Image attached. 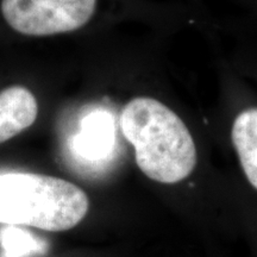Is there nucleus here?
Returning <instances> with one entry per match:
<instances>
[{
	"label": "nucleus",
	"mask_w": 257,
	"mask_h": 257,
	"mask_svg": "<svg viewBox=\"0 0 257 257\" xmlns=\"http://www.w3.org/2000/svg\"><path fill=\"white\" fill-rule=\"evenodd\" d=\"M124 137L135 149L138 168L161 184H178L194 170L197 149L184 121L156 99L138 96L120 115Z\"/></svg>",
	"instance_id": "f257e3e1"
},
{
	"label": "nucleus",
	"mask_w": 257,
	"mask_h": 257,
	"mask_svg": "<svg viewBox=\"0 0 257 257\" xmlns=\"http://www.w3.org/2000/svg\"><path fill=\"white\" fill-rule=\"evenodd\" d=\"M87 194L72 182L34 173L0 175V224L59 232L88 212Z\"/></svg>",
	"instance_id": "f03ea898"
},
{
	"label": "nucleus",
	"mask_w": 257,
	"mask_h": 257,
	"mask_svg": "<svg viewBox=\"0 0 257 257\" xmlns=\"http://www.w3.org/2000/svg\"><path fill=\"white\" fill-rule=\"evenodd\" d=\"M96 0H3L2 12L14 30L49 36L82 28L95 11Z\"/></svg>",
	"instance_id": "7ed1b4c3"
},
{
	"label": "nucleus",
	"mask_w": 257,
	"mask_h": 257,
	"mask_svg": "<svg viewBox=\"0 0 257 257\" xmlns=\"http://www.w3.org/2000/svg\"><path fill=\"white\" fill-rule=\"evenodd\" d=\"M38 114L35 95L23 86L0 92V143L11 140L31 126Z\"/></svg>",
	"instance_id": "20e7f679"
},
{
	"label": "nucleus",
	"mask_w": 257,
	"mask_h": 257,
	"mask_svg": "<svg viewBox=\"0 0 257 257\" xmlns=\"http://www.w3.org/2000/svg\"><path fill=\"white\" fill-rule=\"evenodd\" d=\"M231 136L244 174L257 189V108H248L237 115Z\"/></svg>",
	"instance_id": "39448f33"
},
{
	"label": "nucleus",
	"mask_w": 257,
	"mask_h": 257,
	"mask_svg": "<svg viewBox=\"0 0 257 257\" xmlns=\"http://www.w3.org/2000/svg\"><path fill=\"white\" fill-rule=\"evenodd\" d=\"M113 131L110 118L94 114L86 119L83 131L75 142V148L82 157L89 160L104 159L112 149Z\"/></svg>",
	"instance_id": "423d86ee"
},
{
	"label": "nucleus",
	"mask_w": 257,
	"mask_h": 257,
	"mask_svg": "<svg viewBox=\"0 0 257 257\" xmlns=\"http://www.w3.org/2000/svg\"><path fill=\"white\" fill-rule=\"evenodd\" d=\"M0 249L3 257H28L47 251L46 240L19 226H6L0 229Z\"/></svg>",
	"instance_id": "0eeeda50"
}]
</instances>
